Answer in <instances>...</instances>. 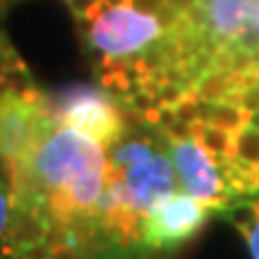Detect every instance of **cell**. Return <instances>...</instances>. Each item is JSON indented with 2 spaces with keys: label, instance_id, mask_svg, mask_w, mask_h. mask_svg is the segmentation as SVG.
I'll return each mask as SVG.
<instances>
[{
  "label": "cell",
  "instance_id": "6da1fadb",
  "mask_svg": "<svg viewBox=\"0 0 259 259\" xmlns=\"http://www.w3.org/2000/svg\"><path fill=\"white\" fill-rule=\"evenodd\" d=\"M44 106L56 127L79 130L103 149L118 144L127 130L125 103H118L103 87L65 84L56 92L44 94Z\"/></svg>",
  "mask_w": 259,
  "mask_h": 259
},
{
  "label": "cell",
  "instance_id": "7a4b0ae2",
  "mask_svg": "<svg viewBox=\"0 0 259 259\" xmlns=\"http://www.w3.org/2000/svg\"><path fill=\"white\" fill-rule=\"evenodd\" d=\"M51 130H56V122L44 106V92L0 94V163L8 180L27 168Z\"/></svg>",
  "mask_w": 259,
  "mask_h": 259
},
{
  "label": "cell",
  "instance_id": "3957f363",
  "mask_svg": "<svg viewBox=\"0 0 259 259\" xmlns=\"http://www.w3.org/2000/svg\"><path fill=\"white\" fill-rule=\"evenodd\" d=\"M89 24V44L103 58H130L151 46L163 24L151 15L137 12L130 5H108Z\"/></svg>",
  "mask_w": 259,
  "mask_h": 259
},
{
  "label": "cell",
  "instance_id": "277c9868",
  "mask_svg": "<svg viewBox=\"0 0 259 259\" xmlns=\"http://www.w3.org/2000/svg\"><path fill=\"white\" fill-rule=\"evenodd\" d=\"M163 139H166L168 151H170L176 176L180 178L183 192L199 199L209 209H226L235 194L226 185L219 161L194 137L176 139L163 135Z\"/></svg>",
  "mask_w": 259,
  "mask_h": 259
},
{
  "label": "cell",
  "instance_id": "5b68a950",
  "mask_svg": "<svg viewBox=\"0 0 259 259\" xmlns=\"http://www.w3.org/2000/svg\"><path fill=\"white\" fill-rule=\"evenodd\" d=\"M209 206L187 192L170 194L158 202L142 221V245L149 250L166 252L187 242L202 231L209 219Z\"/></svg>",
  "mask_w": 259,
  "mask_h": 259
},
{
  "label": "cell",
  "instance_id": "8992f818",
  "mask_svg": "<svg viewBox=\"0 0 259 259\" xmlns=\"http://www.w3.org/2000/svg\"><path fill=\"white\" fill-rule=\"evenodd\" d=\"M115 170L122 176V185H125L132 211L137 213L142 221L158 202H163L166 197L176 194V168H173V161L163 151L154 149L142 161H135L127 168H115Z\"/></svg>",
  "mask_w": 259,
  "mask_h": 259
},
{
  "label": "cell",
  "instance_id": "52a82bcc",
  "mask_svg": "<svg viewBox=\"0 0 259 259\" xmlns=\"http://www.w3.org/2000/svg\"><path fill=\"white\" fill-rule=\"evenodd\" d=\"M259 0H202L204 31L216 46L233 44L254 19Z\"/></svg>",
  "mask_w": 259,
  "mask_h": 259
},
{
  "label": "cell",
  "instance_id": "ba28073f",
  "mask_svg": "<svg viewBox=\"0 0 259 259\" xmlns=\"http://www.w3.org/2000/svg\"><path fill=\"white\" fill-rule=\"evenodd\" d=\"M192 137L197 139L219 163L231 158V154H233V135L231 132L216 127L211 122L197 120V122H192Z\"/></svg>",
  "mask_w": 259,
  "mask_h": 259
},
{
  "label": "cell",
  "instance_id": "9c48e42d",
  "mask_svg": "<svg viewBox=\"0 0 259 259\" xmlns=\"http://www.w3.org/2000/svg\"><path fill=\"white\" fill-rule=\"evenodd\" d=\"M204 122H211L216 127L235 135L238 130H242L247 125V111H242L240 106L233 101H219V103H211Z\"/></svg>",
  "mask_w": 259,
  "mask_h": 259
},
{
  "label": "cell",
  "instance_id": "30bf717a",
  "mask_svg": "<svg viewBox=\"0 0 259 259\" xmlns=\"http://www.w3.org/2000/svg\"><path fill=\"white\" fill-rule=\"evenodd\" d=\"M154 151L151 139H130V142H118L111 149V158H108V166L113 168H127L135 161H142L144 156H149Z\"/></svg>",
  "mask_w": 259,
  "mask_h": 259
},
{
  "label": "cell",
  "instance_id": "8fae6325",
  "mask_svg": "<svg viewBox=\"0 0 259 259\" xmlns=\"http://www.w3.org/2000/svg\"><path fill=\"white\" fill-rule=\"evenodd\" d=\"M233 161L245 166H259V130L245 127L233 135Z\"/></svg>",
  "mask_w": 259,
  "mask_h": 259
},
{
  "label": "cell",
  "instance_id": "7c38bea8",
  "mask_svg": "<svg viewBox=\"0 0 259 259\" xmlns=\"http://www.w3.org/2000/svg\"><path fill=\"white\" fill-rule=\"evenodd\" d=\"M233 221L245 235V242L250 247L252 259H259V202L238 209L233 213Z\"/></svg>",
  "mask_w": 259,
  "mask_h": 259
},
{
  "label": "cell",
  "instance_id": "4fadbf2b",
  "mask_svg": "<svg viewBox=\"0 0 259 259\" xmlns=\"http://www.w3.org/2000/svg\"><path fill=\"white\" fill-rule=\"evenodd\" d=\"M127 5L135 8L137 12H144V15L156 17L158 22L163 24V31L173 27V22H176V17H178L176 12L166 5V0H130Z\"/></svg>",
  "mask_w": 259,
  "mask_h": 259
},
{
  "label": "cell",
  "instance_id": "5bb4252c",
  "mask_svg": "<svg viewBox=\"0 0 259 259\" xmlns=\"http://www.w3.org/2000/svg\"><path fill=\"white\" fill-rule=\"evenodd\" d=\"M199 3H202V0H166V5L173 10L176 15H187V12L194 10Z\"/></svg>",
  "mask_w": 259,
  "mask_h": 259
},
{
  "label": "cell",
  "instance_id": "9a60e30c",
  "mask_svg": "<svg viewBox=\"0 0 259 259\" xmlns=\"http://www.w3.org/2000/svg\"><path fill=\"white\" fill-rule=\"evenodd\" d=\"M96 3H99V0H70V8H72L74 17L84 19L87 15H89V10H92Z\"/></svg>",
  "mask_w": 259,
  "mask_h": 259
},
{
  "label": "cell",
  "instance_id": "2e32d148",
  "mask_svg": "<svg viewBox=\"0 0 259 259\" xmlns=\"http://www.w3.org/2000/svg\"><path fill=\"white\" fill-rule=\"evenodd\" d=\"M15 56V51L3 41V36H0V74H3V70H5V65H8V60Z\"/></svg>",
  "mask_w": 259,
  "mask_h": 259
},
{
  "label": "cell",
  "instance_id": "e0dca14e",
  "mask_svg": "<svg viewBox=\"0 0 259 259\" xmlns=\"http://www.w3.org/2000/svg\"><path fill=\"white\" fill-rule=\"evenodd\" d=\"M106 3H108V5H127L130 0H106Z\"/></svg>",
  "mask_w": 259,
  "mask_h": 259
},
{
  "label": "cell",
  "instance_id": "ac0fdd59",
  "mask_svg": "<svg viewBox=\"0 0 259 259\" xmlns=\"http://www.w3.org/2000/svg\"><path fill=\"white\" fill-rule=\"evenodd\" d=\"M252 22H257L259 24V3H257V10H254V19H252Z\"/></svg>",
  "mask_w": 259,
  "mask_h": 259
},
{
  "label": "cell",
  "instance_id": "d6986e66",
  "mask_svg": "<svg viewBox=\"0 0 259 259\" xmlns=\"http://www.w3.org/2000/svg\"><path fill=\"white\" fill-rule=\"evenodd\" d=\"M3 8H5V0H0V12H3Z\"/></svg>",
  "mask_w": 259,
  "mask_h": 259
},
{
  "label": "cell",
  "instance_id": "ffe728a7",
  "mask_svg": "<svg viewBox=\"0 0 259 259\" xmlns=\"http://www.w3.org/2000/svg\"><path fill=\"white\" fill-rule=\"evenodd\" d=\"M65 3H70V0H65Z\"/></svg>",
  "mask_w": 259,
  "mask_h": 259
}]
</instances>
